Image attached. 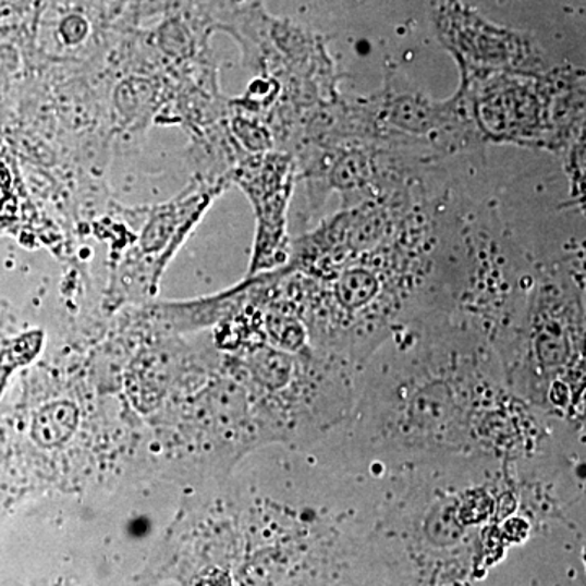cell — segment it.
Here are the masks:
<instances>
[{"instance_id": "7a4b0ae2", "label": "cell", "mask_w": 586, "mask_h": 586, "mask_svg": "<svg viewBox=\"0 0 586 586\" xmlns=\"http://www.w3.org/2000/svg\"><path fill=\"white\" fill-rule=\"evenodd\" d=\"M77 423L75 407L69 403L51 404L36 414L33 423V437L39 444L52 447L72 436Z\"/></svg>"}, {"instance_id": "3957f363", "label": "cell", "mask_w": 586, "mask_h": 586, "mask_svg": "<svg viewBox=\"0 0 586 586\" xmlns=\"http://www.w3.org/2000/svg\"><path fill=\"white\" fill-rule=\"evenodd\" d=\"M87 22L78 15L68 16L61 23L62 38H64L65 42H71V45L81 42L87 36Z\"/></svg>"}, {"instance_id": "6da1fadb", "label": "cell", "mask_w": 586, "mask_h": 586, "mask_svg": "<svg viewBox=\"0 0 586 586\" xmlns=\"http://www.w3.org/2000/svg\"><path fill=\"white\" fill-rule=\"evenodd\" d=\"M339 427L345 456L403 466L518 461L538 450L549 426L512 393L490 344L441 334L374 352Z\"/></svg>"}]
</instances>
